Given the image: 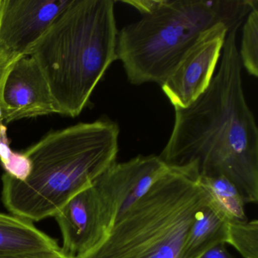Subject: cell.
<instances>
[{"label":"cell","instance_id":"obj_1","mask_svg":"<svg viewBox=\"0 0 258 258\" xmlns=\"http://www.w3.org/2000/svg\"><path fill=\"white\" fill-rule=\"evenodd\" d=\"M238 30L228 32L221 61L207 90L175 121L160 158L172 170L223 177L244 203L258 202V130L243 89Z\"/></svg>","mask_w":258,"mask_h":258},{"label":"cell","instance_id":"obj_2","mask_svg":"<svg viewBox=\"0 0 258 258\" xmlns=\"http://www.w3.org/2000/svg\"><path fill=\"white\" fill-rule=\"evenodd\" d=\"M120 128L109 119L49 133L23 152L28 176H2V200L12 214L31 222L55 217L72 197L116 162Z\"/></svg>","mask_w":258,"mask_h":258},{"label":"cell","instance_id":"obj_3","mask_svg":"<svg viewBox=\"0 0 258 258\" xmlns=\"http://www.w3.org/2000/svg\"><path fill=\"white\" fill-rule=\"evenodd\" d=\"M118 31L113 0H72L31 49L59 114L78 117L111 64Z\"/></svg>","mask_w":258,"mask_h":258},{"label":"cell","instance_id":"obj_4","mask_svg":"<svg viewBox=\"0 0 258 258\" xmlns=\"http://www.w3.org/2000/svg\"><path fill=\"white\" fill-rule=\"evenodd\" d=\"M256 0H167L118 31L117 60L134 85L161 84L202 33L218 23L239 30Z\"/></svg>","mask_w":258,"mask_h":258},{"label":"cell","instance_id":"obj_5","mask_svg":"<svg viewBox=\"0 0 258 258\" xmlns=\"http://www.w3.org/2000/svg\"><path fill=\"white\" fill-rule=\"evenodd\" d=\"M210 197L194 175L169 169L78 258H180L188 231Z\"/></svg>","mask_w":258,"mask_h":258},{"label":"cell","instance_id":"obj_6","mask_svg":"<svg viewBox=\"0 0 258 258\" xmlns=\"http://www.w3.org/2000/svg\"><path fill=\"white\" fill-rule=\"evenodd\" d=\"M72 0H1L0 58L29 55Z\"/></svg>","mask_w":258,"mask_h":258},{"label":"cell","instance_id":"obj_7","mask_svg":"<svg viewBox=\"0 0 258 258\" xmlns=\"http://www.w3.org/2000/svg\"><path fill=\"white\" fill-rule=\"evenodd\" d=\"M228 28L218 23L201 34L161 89L174 108L191 105L208 88L221 56Z\"/></svg>","mask_w":258,"mask_h":258},{"label":"cell","instance_id":"obj_8","mask_svg":"<svg viewBox=\"0 0 258 258\" xmlns=\"http://www.w3.org/2000/svg\"><path fill=\"white\" fill-rule=\"evenodd\" d=\"M168 170L159 156L138 155L126 162H114L93 181L112 227Z\"/></svg>","mask_w":258,"mask_h":258},{"label":"cell","instance_id":"obj_9","mask_svg":"<svg viewBox=\"0 0 258 258\" xmlns=\"http://www.w3.org/2000/svg\"><path fill=\"white\" fill-rule=\"evenodd\" d=\"M0 104L7 123L59 114L47 81L31 55L10 63L0 84Z\"/></svg>","mask_w":258,"mask_h":258},{"label":"cell","instance_id":"obj_10","mask_svg":"<svg viewBox=\"0 0 258 258\" xmlns=\"http://www.w3.org/2000/svg\"><path fill=\"white\" fill-rule=\"evenodd\" d=\"M60 248L32 222L0 212V258H28Z\"/></svg>","mask_w":258,"mask_h":258},{"label":"cell","instance_id":"obj_11","mask_svg":"<svg viewBox=\"0 0 258 258\" xmlns=\"http://www.w3.org/2000/svg\"><path fill=\"white\" fill-rule=\"evenodd\" d=\"M227 225L226 219L209 199L198 213L188 231L180 258H200L214 246L226 244Z\"/></svg>","mask_w":258,"mask_h":258},{"label":"cell","instance_id":"obj_12","mask_svg":"<svg viewBox=\"0 0 258 258\" xmlns=\"http://www.w3.org/2000/svg\"><path fill=\"white\" fill-rule=\"evenodd\" d=\"M211 204L221 213L228 222L247 221L242 197L236 187L223 176L199 179Z\"/></svg>","mask_w":258,"mask_h":258},{"label":"cell","instance_id":"obj_13","mask_svg":"<svg viewBox=\"0 0 258 258\" xmlns=\"http://www.w3.org/2000/svg\"><path fill=\"white\" fill-rule=\"evenodd\" d=\"M238 55L241 66L254 78L258 76V6L253 7L244 20Z\"/></svg>","mask_w":258,"mask_h":258},{"label":"cell","instance_id":"obj_14","mask_svg":"<svg viewBox=\"0 0 258 258\" xmlns=\"http://www.w3.org/2000/svg\"><path fill=\"white\" fill-rule=\"evenodd\" d=\"M226 243L244 258H258V221L228 222Z\"/></svg>","mask_w":258,"mask_h":258},{"label":"cell","instance_id":"obj_15","mask_svg":"<svg viewBox=\"0 0 258 258\" xmlns=\"http://www.w3.org/2000/svg\"><path fill=\"white\" fill-rule=\"evenodd\" d=\"M0 161L6 173L17 179H24L30 170V163L23 152H14L10 147L7 127L0 123Z\"/></svg>","mask_w":258,"mask_h":258},{"label":"cell","instance_id":"obj_16","mask_svg":"<svg viewBox=\"0 0 258 258\" xmlns=\"http://www.w3.org/2000/svg\"><path fill=\"white\" fill-rule=\"evenodd\" d=\"M166 1L167 0H130L121 1V3L134 7L143 16H147L158 11L165 4Z\"/></svg>","mask_w":258,"mask_h":258},{"label":"cell","instance_id":"obj_17","mask_svg":"<svg viewBox=\"0 0 258 258\" xmlns=\"http://www.w3.org/2000/svg\"><path fill=\"white\" fill-rule=\"evenodd\" d=\"M200 258H234L226 249L225 243L217 244L207 250Z\"/></svg>","mask_w":258,"mask_h":258},{"label":"cell","instance_id":"obj_18","mask_svg":"<svg viewBox=\"0 0 258 258\" xmlns=\"http://www.w3.org/2000/svg\"><path fill=\"white\" fill-rule=\"evenodd\" d=\"M28 258H75L70 256L68 253L63 251L61 247L58 250L48 252V253H42V254L36 255V256H30Z\"/></svg>","mask_w":258,"mask_h":258},{"label":"cell","instance_id":"obj_19","mask_svg":"<svg viewBox=\"0 0 258 258\" xmlns=\"http://www.w3.org/2000/svg\"><path fill=\"white\" fill-rule=\"evenodd\" d=\"M13 62V61H12ZM8 61H4V60L0 59V84L2 82L3 78H4V75H6L7 69H8L10 63Z\"/></svg>","mask_w":258,"mask_h":258},{"label":"cell","instance_id":"obj_20","mask_svg":"<svg viewBox=\"0 0 258 258\" xmlns=\"http://www.w3.org/2000/svg\"><path fill=\"white\" fill-rule=\"evenodd\" d=\"M0 123H4V115H3V108L0 104Z\"/></svg>","mask_w":258,"mask_h":258},{"label":"cell","instance_id":"obj_21","mask_svg":"<svg viewBox=\"0 0 258 258\" xmlns=\"http://www.w3.org/2000/svg\"><path fill=\"white\" fill-rule=\"evenodd\" d=\"M0 9H1V0H0Z\"/></svg>","mask_w":258,"mask_h":258}]
</instances>
